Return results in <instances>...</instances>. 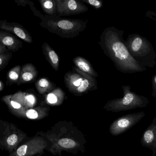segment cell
<instances>
[{
	"label": "cell",
	"instance_id": "1",
	"mask_svg": "<svg viewBox=\"0 0 156 156\" xmlns=\"http://www.w3.org/2000/svg\"><path fill=\"white\" fill-rule=\"evenodd\" d=\"M124 31L114 26L106 28L101 34L98 44L105 55L112 61L117 70L123 73H141L147 67L131 56L123 38Z\"/></svg>",
	"mask_w": 156,
	"mask_h": 156
},
{
	"label": "cell",
	"instance_id": "2",
	"mask_svg": "<svg viewBox=\"0 0 156 156\" xmlns=\"http://www.w3.org/2000/svg\"><path fill=\"white\" fill-rule=\"evenodd\" d=\"M88 22L87 20L65 19L45 15L40 25L61 38L70 39L77 37L84 30Z\"/></svg>",
	"mask_w": 156,
	"mask_h": 156
},
{
	"label": "cell",
	"instance_id": "3",
	"mask_svg": "<svg viewBox=\"0 0 156 156\" xmlns=\"http://www.w3.org/2000/svg\"><path fill=\"white\" fill-rule=\"evenodd\" d=\"M126 45L132 57L146 67L153 68L156 64V53L152 44L146 37L137 33L129 34Z\"/></svg>",
	"mask_w": 156,
	"mask_h": 156
},
{
	"label": "cell",
	"instance_id": "4",
	"mask_svg": "<svg viewBox=\"0 0 156 156\" xmlns=\"http://www.w3.org/2000/svg\"><path fill=\"white\" fill-rule=\"evenodd\" d=\"M123 97L109 100L104 106L107 111L119 112L136 108L147 107L150 103L147 98L131 91L129 85H123Z\"/></svg>",
	"mask_w": 156,
	"mask_h": 156
},
{
	"label": "cell",
	"instance_id": "5",
	"mask_svg": "<svg viewBox=\"0 0 156 156\" xmlns=\"http://www.w3.org/2000/svg\"><path fill=\"white\" fill-rule=\"evenodd\" d=\"M145 116L143 111L122 116L112 122L109 127V132L114 136L121 135L137 124Z\"/></svg>",
	"mask_w": 156,
	"mask_h": 156
},
{
	"label": "cell",
	"instance_id": "6",
	"mask_svg": "<svg viewBox=\"0 0 156 156\" xmlns=\"http://www.w3.org/2000/svg\"><path fill=\"white\" fill-rule=\"evenodd\" d=\"M58 17L77 15L88 11L84 3L76 0H55Z\"/></svg>",
	"mask_w": 156,
	"mask_h": 156
},
{
	"label": "cell",
	"instance_id": "7",
	"mask_svg": "<svg viewBox=\"0 0 156 156\" xmlns=\"http://www.w3.org/2000/svg\"><path fill=\"white\" fill-rule=\"evenodd\" d=\"M0 29L15 34L18 38L28 43L31 44L33 41L30 33L23 25L19 23L8 22L6 20H1Z\"/></svg>",
	"mask_w": 156,
	"mask_h": 156
},
{
	"label": "cell",
	"instance_id": "8",
	"mask_svg": "<svg viewBox=\"0 0 156 156\" xmlns=\"http://www.w3.org/2000/svg\"><path fill=\"white\" fill-rule=\"evenodd\" d=\"M143 147L152 151V156L156 155V117L154 118L151 124L146 129L140 140Z\"/></svg>",
	"mask_w": 156,
	"mask_h": 156
},
{
	"label": "cell",
	"instance_id": "9",
	"mask_svg": "<svg viewBox=\"0 0 156 156\" xmlns=\"http://www.w3.org/2000/svg\"><path fill=\"white\" fill-rule=\"evenodd\" d=\"M0 42L10 52H16L22 47L23 42L11 33L1 30Z\"/></svg>",
	"mask_w": 156,
	"mask_h": 156
},
{
	"label": "cell",
	"instance_id": "10",
	"mask_svg": "<svg viewBox=\"0 0 156 156\" xmlns=\"http://www.w3.org/2000/svg\"><path fill=\"white\" fill-rule=\"evenodd\" d=\"M73 69L74 71L82 75L84 78L81 85L76 89L75 91L73 92L74 94H81L91 90L98 89L97 81L96 78H94L89 75L80 71L76 67H73Z\"/></svg>",
	"mask_w": 156,
	"mask_h": 156
},
{
	"label": "cell",
	"instance_id": "11",
	"mask_svg": "<svg viewBox=\"0 0 156 156\" xmlns=\"http://www.w3.org/2000/svg\"><path fill=\"white\" fill-rule=\"evenodd\" d=\"M38 73V70L33 64H25L22 67L20 81L17 85H20L34 82L37 78Z\"/></svg>",
	"mask_w": 156,
	"mask_h": 156
},
{
	"label": "cell",
	"instance_id": "12",
	"mask_svg": "<svg viewBox=\"0 0 156 156\" xmlns=\"http://www.w3.org/2000/svg\"><path fill=\"white\" fill-rule=\"evenodd\" d=\"M65 83L70 92L73 93L76 89L81 85L84 78L75 71L66 73L64 76Z\"/></svg>",
	"mask_w": 156,
	"mask_h": 156
},
{
	"label": "cell",
	"instance_id": "13",
	"mask_svg": "<svg viewBox=\"0 0 156 156\" xmlns=\"http://www.w3.org/2000/svg\"><path fill=\"white\" fill-rule=\"evenodd\" d=\"M42 51L44 55L51 66L55 71H58L59 68L60 59L56 52L47 43L42 44Z\"/></svg>",
	"mask_w": 156,
	"mask_h": 156
},
{
	"label": "cell",
	"instance_id": "14",
	"mask_svg": "<svg viewBox=\"0 0 156 156\" xmlns=\"http://www.w3.org/2000/svg\"><path fill=\"white\" fill-rule=\"evenodd\" d=\"M73 61L75 67L80 71L94 78L98 76V74L96 72L93 66L85 58L81 56H76L73 59Z\"/></svg>",
	"mask_w": 156,
	"mask_h": 156
},
{
	"label": "cell",
	"instance_id": "15",
	"mask_svg": "<svg viewBox=\"0 0 156 156\" xmlns=\"http://www.w3.org/2000/svg\"><path fill=\"white\" fill-rule=\"evenodd\" d=\"M39 2L46 15L50 17H58L55 0H41Z\"/></svg>",
	"mask_w": 156,
	"mask_h": 156
},
{
	"label": "cell",
	"instance_id": "16",
	"mask_svg": "<svg viewBox=\"0 0 156 156\" xmlns=\"http://www.w3.org/2000/svg\"><path fill=\"white\" fill-rule=\"evenodd\" d=\"M35 86L40 94H44L54 90L56 85L51 82L48 78L41 77L36 81L35 83Z\"/></svg>",
	"mask_w": 156,
	"mask_h": 156
},
{
	"label": "cell",
	"instance_id": "17",
	"mask_svg": "<svg viewBox=\"0 0 156 156\" xmlns=\"http://www.w3.org/2000/svg\"><path fill=\"white\" fill-rule=\"evenodd\" d=\"M21 69V66H16L7 73L6 82L7 85L11 86L13 84H17L20 81Z\"/></svg>",
	"mask_w": 156,
	"mask_h": 156
},
{
	"label": "cell",
	"instance_id": "18",
	"mask_svg": "<svg viewBox=\"0 0 156 156\" xmlns=\"http://www.w3.org/2000/svg\"><path fill=\"white\" fill-rule=\"evenodd\" d=\"M64 92L60 87H57L49 93L46 97L48 103L51 104H56L58 101V98H62L63 96Z\"/></svg>",
	"mask_w": 156,
	"mask_h": 156
},
{
	"label": "cell",
	"instance_id": "19",
	"mask_svg": "<svg viewBox=\"0 0 156 156\" xmlns=\"http://www.w3.org/2000/svg\"><path fill=\"white\" fill-rule=\"evenodd\" d=\"M15 2L17 4L18 6H22L25 7L26 5H30L31 9L34 12V14L36 17H39L41 20H42L44 17V15H43L39 11L37 10L34 6V3L32 2L28 1V0H16Z\"/></svg>",
	"mask_w": 156,
	"mask_h": 156
},
{
	"label": "cell",
	"instance_id": "20",
	"mask_svg": "<svg viewBox=\"0 0 156 156\" xmlns=\"http://www.w3.org/2000/svg\"><path fill=\"white\" fill-rule=\"evenodd\" d=\"M12 52L8 51L0 54V71H2L6 67L12 57Z\"/></svg>",
	"mask_w": 156,
	"mask_h": 156
},
{
	"label": "cell",
	"instance_id": "21",
	"mask_svg": "<svg viewBox=\"0 0 156 156\" xmlns=\"http://www.w3.org/2000/svg\"><path fill=\"white\" fill-rule=\"evenodd\" d=\"M58 144L62 147L72 148L76 146V142L73 140L68 138H63L58 141Z\"/></svg>",
	"mask_w": 156,
	"mask_h": 156
},
{
	"label": "cell",
	"instance_id": "22",
	"mask_svg": "<svg viewBox=\"0 0 156 156\" xmlns=\"http://www.w3.org/2000/svg\"><path fill=\"white\" fill-rule=\"evenodd\" d=\"M81 2L92 6L96 9H99L102 8L103 3L101 1L99 0H81Z\"/></svg>",
	"mask_w": 156,
	"mask_h": 156
},
{
	"label": "cell",
	"instance_id": "23",
	"mask_svg": "<svg viewBox=\"0 0 156 156\" xmlns=\"http://www.w3.org/2000/svg\"><path fill=\"white\" fill-rule=\"evenodd\" d=\"M18 139V136L16 134H12L8 137L7 140V143L9 145L12 146L17 142Z\"/></svg>",
	"mask_w": 156,
	"mask_h": 156
},
{
	"label": "cell",
	"instance_id": "24",
	"mask_svg": "<svg viewBox=\"0 0 156 156\" xmlns=\"http://www.w3.org/2000/svg\"><path fill=\"white\" fill-rule=\"evenodd\" d=\"M26 115L29 118L35 119L38 116V114L36 110L34 109H30L26 112Z\"/></svg>",
	"mask_w": 156,
	"mask_h": 156
},
{
	"label": "cell",
	"instance_id": "25",
	"mask_svg": "<svg viewBox=\"0 0 156 156\" xmlns=\"http://www.w3.org/2000/svg\"><path fill=\"white\" fill-rule=\"evenodd\" d=\"M152 85V94L151 96L154 98H156V74L154 75L151 79Z\"/></svg>",
	"mask_w": 156,
	"mask_h": 156
},
{
	"label": "cell",
	"instance_id": "26",
	"mask_svg": "<svg viewBox=\"0 0 156 156\" xmlns=\"http://www.w3.org/2000/svg\"><path fill=\"white\" fill-rule=\"evenodd\" d=\"M27 149V145H23V146L20 147L17 151V153L18 156H23L25 155L26 154Z\"/></svg>",
	"mask_w": 156,
	"mask_h": 156
},
{
	"label": "cell",
	"instance_id": "27",
	"mask_svg": "<svg viewBox=\"0 0 156 156\" xmlns=\"http://www.w3.org/2000/svg\"><path fill=\"white\" fill-rule=\"evenodd\" d=\"M145 16L147 18L156 22V12L148 10L146 12Z\"/></svg>",
	"mask_w": 156,
	"mask_h": 156
},
{
	"label": "cell",
	"instance_id": "28",
	"mask_svg": "<svg viewBox=\"0 0 156 156\" xmlns=\"http://www.w3.org/2000/svg\"><path fill=\"white\" fill-rule=\"evenodd\" d=\"M26 98L27 102L31 105H34L35 102V98L33 95L26 93Z\"/></svg>",
	"mask_w": 156,
	"mask_h": 156
},
{
	"label": "cell",
	"instance_id": "29",
	"mask_svg": "<svg viewBox=\"0 0 156 156\" xmlns=\"http://www.w3.org/2000/svg\"><path fill=\"white\" fill-rule=\"evenodd\" d=\"M9 51L7 47L1 42H0V54Z\"/></svg>",
	"mask_w": 156,
	"mask_h": 156
},
{
	"label": "cell",
	"instance_id": "30",
	"mask_svg": "<svg viewBox=\"0 0 156 156\" xmlns=\"http://www.w3.org/2000/svg\"><path fill=\"white\" fill-rule=\"evenodd\" d=\"M4 87H5V84H4V82L1 80L0 81V91L1 92L3 91L4 88Z\"/></svg>",
	"mask_w": 156,
	"mask_h": 156
}]
</instances>
